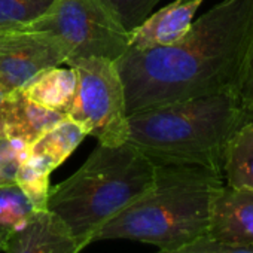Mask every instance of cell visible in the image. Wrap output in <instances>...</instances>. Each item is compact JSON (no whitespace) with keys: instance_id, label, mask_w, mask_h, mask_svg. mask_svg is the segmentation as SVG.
Returning <instances> with one entry per match:
<instances>
[{"instance_id":"obj_1","label":"cell","mask_w":253,"mask_h":253,"mask_svg":"<svg viewBox=\"0 0 253 253\" xmlns=\"http://www.w3.org/2000/svg\"><path fill=\"white\" fill-rule=\"evenodd\" d=\"M253 51V0H222L176 43L128 48L115 63L126 113L234 91Z\"/></svg>"},{"instance_id":"obj_2","label":"cell","mask_w":253,"mask_h":253,"mask_svg":"<svg viewBox=\"0 0 253 253\" xmlns=\"http://www.w3.org/2000/svg\"><path fill=\"white\" fill-rule=\"evenodd\" d=\"M247 119L238 92L226 91L128 115V142L155 166H198L222 173L225 146Z\"/></svg>"},{"instance_id":"obj_3","label":"cell","mask_w":253,"mask_h":253,"mask_svg":"<svg viewBox=\"0 0 253 253\" xmlns=\"http://www.w3.org/2000/svg\"><path fill=\"white\" fill-rule=\"evenodd\" d=\"M222 173L198 166H157L152 186L110 219L94 241L126 238L173 249L209 234Z\"/></svg>"},{"instance_id":"obj_4","label":"cell","mask_w":253,"mask_h":253,"mask_svg":"<svg viewBox=\"0 0 253 253\" xmlns=\"http://www.w3.org/2000/svg\"><path fill=\"white\" fill-rule=\"evenodd\" d=\"M157 166L133 143L100 145L70 177L51 186L46 209L85 247L154 183Z\"/></svg>"},{"instance_id":"obj_5","label":"cell","mask_w":253,"mask_h":253,"mask_svg":"<svg viewBox=\"0 0 253 253\" xmlns=\"http://www.w3.org/2000/svg\"><path fill=\"white\" fill-rule=\"evenodd\" d=\"M27 30L54 35L67 49L70 63L103 57L116 61L130 46L126 32L106 0H54Z\"/></svg>"},{"instance_id":"obj_6","label":"cell","mask_w":253,"mask_h":253,"mask_svg":"<svg viewBox=\"0 0 253 253\" xmlns=\"http://www.w3.org/2000/svg\"><path fill=\"white\" fill-rule=\"evenodd\" d=\"M78 73V91L67 116L78 122L100 145L128 142L125 89L116 63L103 57L67 63Z\"/></svg>"},{"instance_id":"obj_7","label":"cell","mask_w":253,"mask_h":253,"mask_svg":"<svg viewBox=\"0 0 253 253\" xmlns=\"http://www.w3.org/2000/svg\"><path fill=\"white\" fill-rule=\"evenodd\" d=\"M69 60L66 46L51 33L41 30H11L0 33V92L23 88L43 70L63 66Z\"/></svg>"},{"instance_id":"obj_8","label":"cell","mask_w":253,"mask_h":253,"mask_svg":"<svg viewBox=\"0 0 253 253\" xmlns=\"http://www.w3.org/2000/svg\"><path fill=\"white\" fill-rule=\"evenodd\" d=\"M85 246L48 209L35 210L8 238L5 253H79Z\"/></svg>"},{"instance_id":"obj_9","label":"cell","mask_w":253,"mask_h":253,"mask_svg":"<svg viewBox=\"0 0 253 253\" xmlns=\"http://www.w3.org/2000/svg\"><path fill=\"white\" fill-rule=\"evenodd\" d=\"M207 235L228 244L253 246V192L223 183L213 203Z\"/></svg>"},{"instance_id":"obj_10","label":"cell","mask_w":253,"mask_h":253,"mask_svg":"<svg viewBox=\"0 0 253 253\" xmlns=\"http://www.w3.org/2000/svg\"><path fill=\"white\" fill-rule=\"evenodd\" d=\"M64 116L33 103L20 88L6 94L0 104V137L18 139L32 146Z\"/></svg>"},{"instance_id":"obj_11","label":"cell","mask_w":253,"mask_h":253,"mask_svg":"<svg viewBox=\"0 0 253 253\" xmlns=\"http://www.w3.org/2000/svg\"><path fill=\"white\" fill-rule=\"evenodd\" d=\"M203 2L204 0H174L161 8L130 35L128 48L146 49L176 43L189 32Z\"/></svg>"},{"instance_id":"obj_12","label":"cell","mask_w":253,"mask_h":253,"mask_svg":"<svg viewBox=\"0 0 253 253\" xmlns=\"http://www.w3.org/2000/svg\"><path fill=\"white\" fill-rule=\"evenodd\" d=\"M21 91L33 103L67 116L78 91V73L72 66H55L39 73Z\"/></svg>"},{"instance_id":"obj_13","label":"cell","mask_w":253,"mask_h":253,"mask_svg":"<svg viewBox=\"0 0 253 253\" xmlns=\"http://www.w3.org/2000/svg\"><path fill=\"white\" fill-rule=\"evenodd\" d=\"M220 171L226 186L253 192V119H247L228 140Z\"/></svg>"},{"instance_id":"obj_14","label":"cell","mask_w":253,"mask_h":253,"mask_svg":"<svg viewBox=\"0 0 253 253\" xmlns=\"http://www.w3.org/2000/svg\"><path fill=\"white\" fill-rule=\"evenodd\" d=\"M86 136V131L78 122L64 116L30 146V154L49 158L57 169L78 149Z\"/></svg>"},{"instance_id":"obj_15","label":"cell","mask_w":253,"mask_h":253,"mask_svg":"<svg viewBox=\"0 0 253 253\" xmlns=\"http://www.w3.org/2000/svg\"><path fill=\"white\" fill-rule=\"evenodd\" d=\"M55 170L49 158L30 154L20 166L15 183L29 198L35 210H45L51 191L49 177Z\"/></svg>"},{"instance_id":"obj_16","label":"cell","mask_w":253,"mask_h":253,"mask_svg":"<svg viewBox=\"0 0 253 253\" xmlns=\"http://www.w3.org/2000/svg\"><path fill=\"white\" fill-rule=\"evenodd\" d=\"M35 211V207L17 183L0 186V252L14 231Z\"/></svg>"},{"instance_id":"obj_17","label":"cell","mask_w":253,"mask_h":253,"mask_svg":"<svg viewBox=\"0 0 253 253\" xmlns=\"http://www.w3.org/2000/svg\"><path fill=\"white\" fill-rule=\"evenodd\" d=\"M54 0H0V33L20 30L41 18Z\"/></svg>"},{"instance_id":"obj_18","label":"cell","mask_w":253,"mask_h":253,"mask_svg":"<svg viewBox=\"0 0 253 253\" xmlns=\"http://www.w3.org/2000/svg\"><path fill=\"white\" fill-rule=\"evenodd\" d=\"M122 27L130 35L140 27L161 0H106Z\"/></svg>"},{"instance_id":"obj_19","label":"cell","mask_w":253,"mask_h":253,"mask_svg":"<svg viewBox=\"0 0 253 253\" xmlns=\"http://www.w3.org/2000/svg\"><path fill=\"white\" fill-rule=\"evenodd\" d=\"M29 155V143L18 139L0 137V186L15 183L17 171Z\"/></svg>"},{"instance_id":"obj_20","label":"cell","mask_w":253,"mask_h":253,"mask_svg":"<svg viewBox=\"0 0 253 253\" xmlns=\"http://www.w3.org/2000/svg\"><path fill=\"white\" fill-rule=\"evenodd\" d=\"M157 253H253V246L228 244L210 235H203L179 247L160 249Z\"/></svg>"},{"instance_id":"obj_21","label":"cell","mask_w":253,"mask_h":253,"mask_svg":"<svg viewBox=\"0 0 253 253\" xmlns=\"http://www.w3.org/2000/svg\"><path fill=\"white\" fill-rule=\"evenodd\" d=\"M238 97L241 107L249 119H253V51L250 54V58L247 61L240 88H238Z\"/></svg>"},{"instance_id":"obj_22","label":"cell","mask_w":253,"mask_h":253,"mask_svg":"<svg viewBox=\"0 0 253 253\" xmlns=\"http://www.w3.org/2000/svg\"><path fill=\"white\" fill-rule=\"evenodd\" d=\"M3 97H5V95H3L2 92H0V104H2V101H3Z\"/></svg>"}]
</instances>
